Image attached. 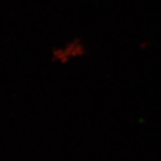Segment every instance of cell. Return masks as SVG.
<instances>
[{"label":"cell","mask_w":161,"mask_h":161,"mask_svg":"<svg viewBox=\"0 0 161 161\" xmlns=\"http://www.w3.org/2000/svg\"><path fill=\"white\" fill-rule=\"evenodd\" d=\"M88 47L86 42L80 36H72L64 40L52 47L50 58L56 66L66 67L74 64L86 57Z\"/></svg>","instance_id":"cell-1"}]
</instances>
